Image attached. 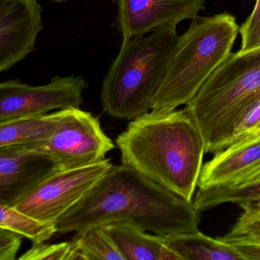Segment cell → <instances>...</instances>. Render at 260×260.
<instances>
[{"instance_id": "cell-1", "label": "cell", "mask_w": 260, "mask_h": 260, "mask_svg": "<svg viewBox=\"0 0 260 260\" xmlns=\"http://www.w3.org/2000/svg\"><path fill=\"white\" fill-rule=\"evenodd\" d=\"M200 221L201 211L193 201L121 164L112 166L55 223L61 235L126 223L166 237L198 232Z\"/></svg>"}, {"instance_id": "cell-2", "label": "cell", "mask_w": 260, "mask_h": 260, "mask_svg": "<svg viewBox=\"0 0 260 260\" xmlns=\"http://www.w3.org/2000/svg\"><path fill=\"white\" fill-rule=\"evenodd\" d=\"M116 146L121 164L192 202L206 152L202 133L185 108L150 110L130 121Z\"/></svg>"}, {"instance_id": "cell-3", "label": "cell", "mask_w": 260, "mask_h": 260, "mask_svg": "<svg viewBox=\"0 0 260 260\" xmlns=\"http://www.w3.org/2000/svg\"><path fill=\"white\" fill-rule=\"evenodd\" d=\"M145 36L123 39L103 80L102 105L113 118L132 121L150 112L179 39L176 25Z\"/></svg>"}, {"instance_id": "cell-4", "label": "cell", "mask_w": 260, "mask_h": 260, "mask_svg": "<svg viewBox=\"0 0 260 260\" xmlns=\"http://www.w3.org/2000/svg\"><path fill=\"white\" fill-rule=\"evenodd\" d=\"M239 30L237 19L229 13L192 19L179 36L150 110L173 111L188 105L231 55Z\"/></svg>"}, {"instance_id": "cell-5", "label": "cell", "mask_w": 260, "mask_h": 260, "mask_svg": "<svg viewBox=\"0 0 260 260\" xmlns=\"http://www.w3.org/2000/svg\"><path fill=\"white\" fill-rule=\"evenodd\" d=\"M260 100V48L231 53L185 106L203 137L205 152L226 147L240 120Z\"/></svg>"}, {"instance_id": "cell-6", "label": "cell", "mask_w": 260, "mask_h": 260, "mask_svg": "<svg viewBox=\"0 0 260 260\" xmlns=\"http://www.w3.org/2000/svg\"><path fill=\"white\" fill-rule=\"evenodd\" d=\"M31 148L51 156L58 170H63L101 162L115 145L103 132L98 118L80 108H71L61 110L51 139Z\"/></svg>"}, {"instance_id": "cell-7", "label": "cell", "mask_w": 260, "mask_h": 260, "mask_svg": "<svg viewBox=\"0 0 260 260\" xmlns=\"http://www.w3.org/2000/svg\"><path fill=\"white\" fill-rule=\"evenodd\" d=\"M112 166L111 159L106 158L85 167L57 170L14 208L39 220L56 223L95 186Z\"/></svg>"}, {"instance_id": "cell-8", "label": "cell", "mask_w": 260, "mask_h": 260, "mask_svg": "<svg viewBox=\"0 0 260 260\" xmlns=\"http://www.w3.org/2000/svg\"><path fill=\"white\" fill-rule=\"evenodd\" d=\"M88 84L82 77H55L48 84L30 86L19 80L0 83V122L80 108Z\"/></svg>"}, {"instance_id": "cell-9", "label": "cell", "mask_w": 260, "mask_h": 260, "mask_svg": "<svg viewBox=\"0 0 260 260\" xmlns=\"http://www.w3.org/2000/svg\"><path fill=\"white\" fill-rule=\"evenodd\" d=\"M117 17L113 25L124 38L145 36L160 27L196 19L207 0H113Z\"/></svg>"}, {"instance_id": "cell-10", "label": "cell", "mask_w": 260, "mask_h": 260, "mask_svg": "<svg viewBox=\"0 0 260 260\" xmlns=\"http://www.w3.org/2000/svg\"><path fill=\"white\" fill-rule=\"evenodd\" d=\"M58 170L51 156L25 145L0 147V203L15 207Z\"/></svg>"}, {"instance_id": "cell-11", "label": "cell", "mask_w": 260, "mask_h": 260, "mask_svg": "<svg viewBox=\"0 0 260 260\" xmlns=\"http://www.w3.org/2000/svg\"><path fill=\"white\" fill-rule=\"evenodd\" d=\"M37 0H0V72L19 63L36 49L43 29Z\"/></svg>"}, {"instance_id": "cell-12", "label": "cell", "mask_w": 260, "mask_h": 260, "mask_svg": "<svg viewBox=\"0 0 260 260\" xmlns=\"http://www.w3.org/2000/svg\"><path fill=\"white\" fill-rule=\"evenodd\" d=\"M260 180V134L230 144L202 167L199 189L237 188Z\"/></svg>"}, {"instance_id": "cell-13", "label": "cell", "mask_w": 260, "mask_h": 260, "mask_svg": "<svg viewBox=\"0 0 260 260\" xmlns=\"http://www.w3.org/2000/svg\"><path fill=\"white\" fill-rule=\"evenodd\" d=\"M124 260H181L164 242V236L150 234L126 223L105 225Z\"/></svg>"}, {"instance_id": "cell-14", "label": "cell", "mask_w": 260, "mask_h": 260, "mask_svg": "<svg viewBox=\"0 0 260 260\" xmlns=\"http://www.w3.org/2000/svg\"><path fill=\"white\" fill-rule=\"evenodd\" d=\"M61 110L43 115L22 117L0 122V147L11 145L38 147L54 135Z\"/></svg>"}, {"instance_id": "cell-15", "label": "cell", "mask_w": 260, "mask_h": 260, "mask_svg": "<svg viewBox=\"0 0 260 260\" xmlns=\"http://www.w3.org/2000/svg\"><path fill=\"white\" fill-rule=\"evenodd\" d=\"M166 245L181 260H245L235 246L198 231L164 237Z\"/></svg>"}, {"instance_id": "cell-16", "label": "cell", "mask_w": 260, "mask_h": 260, "mask_svg": "<svg viewBox=\"0 0 260 260\" xmlns=\"http://www.w3.org/2000/svg\"><path fill=\"white\" fill-rule=\"evenodd\" d=\"M0 228L20 234L32 244L46 243L57 234L56 223L28 215L14 207L0 203Z\"/></svg>"}, {"instance_id": "cell-17", "label": "cell", "mask_w": 260, "mask_h": 260, "mask_svg": "<svg viewBox=\"0 0 260 260\" xmlns=\"http://www.w3.org/2000/svg\"><path fill=\"white\" fill-rule=\"evenodd\" d=\"M72 241L83 260H124L105 225L76 233Z\"/></svg>"}, {"instance_id": "cell-18", "label": "cell", "mask_w": 260, "mask_h": 260, "mask_svg": "<svg viewBox=\"0 0 260 260\" xmlns=\"http://www.w3.org/2000/svg\"><path fill=\"white\" fill-rule=\"evenodd\" d=\"M260 200V180L252 185L237 188H215L199 189L193 199L199 211H207L226 203L238 204Z\"/></svg>"}, {"instance_id": "cell-19", "label": "cell", "mask_w": 260, "mask_h": 260, "mask_svg": "<svg viewBox=\"0 0 260 260\" xmlns=\"http://www.w3.org/2000/svg\"><path fill=\"white\" fill-rule=\"evenodd\" d=\"M242 213L220 240L230 243H260V200L238 204Z\"/></svg>"}, {"instance_id": "cell-20", "label": "cell", "mask_w": 260, "mask_h": 260, "mask_svg": "<svg viewBox=\"0 0 260 260\" xmlns=\"http://www.w3.org/2000/svg\"><path fill=\"white\" fill-rule=\"evenodd\" d=\"M19 260H76L75 248L72 240L63 243L32 244Z\"/></svg>"}, {"instance_id": "cell-21", "label": "cell", "mask_w": 260, "mask_h": 260, "mask_svg": "<svg viewBox=\"0 0 260 260\" xmlns=\"http://www.w3.org/2000/svg\"><path fill=\"white\" fill-rule=\"evenodd\" d=\"M239 33L241 36L240 52H248L260 48V0H256L252 13L242 24Z\"/></svg>"}, {"instance_id": "cell-22", "label": "cell", "mask_w": 260, "mask_h": 260, "mask_svg": "<svg viewBox=\"0 0 260 260\" xmlns=\"http://www.w3.org/2000/svg\"><path fill=\"white\" fill-rule=\"evenodd\" d=\"M22 236L0 228V260H15L20 249Z\"/></svg>"}, {"instance_id": "cell-23", "label": "cell", "mask_w": 260, "mask_h": 260, "mask_svg": "<svg viewBox=\"0 0 260 260\" xmlns=\"http://www.w3.org/2000/svg\"><path fill=\"white\" fill-rule=\"evenodd\" d=\"M244 257L245 260L260 259V243H235L232 244Z\"/></svg>"}, {"instance_id": "cell-24", "label": "cell", "mask_w": 260, "mask_h": 260, "mask_svg": "<svg viewBox=\"0 0 260 260\" xmlns=\"http://www.w3.org/2000/svg\"><path fill=\"white\" fill-rule=\"evenodd\" d=\"M51 1L55 4H61V3L69 2L71 0H51Z\"/></svg>"}]
</instances>
